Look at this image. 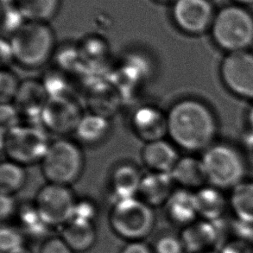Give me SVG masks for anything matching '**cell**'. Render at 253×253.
<instances>
[{"instance_id":"6da1fadb","label":"cell","mask_w":253,"mask_h":253,"mask_svg":"<svg viewBox=\"0 0 253 253\" xmlns=\"http://www.w3.org/2000/svg\"><path fill=\"white\" fill-rule=\"evenodd\" d=\"M168 137L188 152L204 151L213 144L217 120L212 110L196 99H182L167 112Z\"/></svg>"},{"instance_id":"7a4b0ae2","label":"cell","mask_w":253,"mask_h":253,"mask_svg":"<svg viewBox=\"0 0 253 253\" xmlns=\"http://www.w3.org/2000/svg\"><path fill=\"white\" fill-rule=\"evenodd\" d=\"M210 33L224 51L249 50L253 46V12L248 7L230 3L216 11Z\"/></svg>"},{"instance_id":"3957f363","label":"cell","mask_w":253,"mask_h":253,"mask_svg":"<svg viewBox=\"0 0 253 253\" xmlns=\"http://www.w3.org/2000/svg\"><path fill=\"white\" fill-rule=\"evenodd\" d=\"M15 62L29 69L44 65L55 51L54 31L47 23L26 21L10 39Z\"/></svg>"},{"instance_id":"277c9868","label":"cell","mask_w":253,"mask_h":253,"mask_svg":"<svg viewBox=\"0 0 253 253\" xmlns=\"http://www.w3.org/2000/svg\"><path fill=\"white\" fill-rule=\"evenodd\" d=\"M40 164L47 182L70 187L82 176L85 158L79 144L60 138L50 143Z\"/></svg>"},{"instance_id":"5b68a950","label":"cell","mask_w":253,"mask_h":253,"mask_svg":"<svg viewBox=\"0 0 253 253\" xmlns=\"http://www.w3.org/2000/svg\"><path fill=\"white\" fill-rule=\"evenodd\" d=\"M51 142L43 127L20 124L1 132V150L7 159L23 166L41 163Z\"/></svg>"},{"instance_id":"8992f818","label":"cell","mask_w":253,"mask_h":253,"mask_svg":"<svg viewBox=\"0 0 253 253\" xmlns=\"http://www.w3.org/2000/svg\"><path fill=\"white\" fill-rule=\"evenodd\" d=\"M109 221L120 238L129 242L143 240L154 228V211L137 196L118 200L110 211Z\"/></svg>"},{"instance_id":"52a82bcc","label":"cell","mask_w":253,"mask_h":253,"mask_svg":"<svg viewBox=\"0 0 253 253\" xmlns=\"http://www.w3.org/2000/svg\"><path fill=\"white\" fill-rule=\"evenodd\" d=\"M202 164L210 186L233 189L244 181L246 164L235 148L226 144H213L203 151Z\"/></svg>"},{"instance_id":"ba28073f","label":"cell","mask_w":253,"mask_h":253,"mask_svg":"<svg viewBox=\"0 0 253 253\" xmlns=\"http://www.w3.org/2000/svg\"><path fill=\"white\" fill-rule=\"evenodd\" d=\"M76 202L70 187L47 182L38 190L34 205L48 226H63L72 219Z\"/></svg>"},{"instance_id":"9c48e42d","label":"cell","mask_w":253,"mask_h":253,"mask_svg":"<svg viewBox=\"0 0 253 253\" xmlns=\"http://www.w3.org/2000/svg\"><path fill=\"white\" fill-rule=\"evenodd\" d=\"M216 11L211 0H174L172 17L180 31L200 36L210 31Z\"/></svg>"},{"instance_id":"30bf717a","label":"cell","mask_w":253,"mask_h":253,"mask_svg":"<svg viewBox=\"0 0 253 253\" xmlns=\"http://www.w3.org/2000/svg\"><path fill=\"white\" fill-rule=\"evenodd\" d=\"M83 114L79 104L71 96L49 97L42 113V126L57 135L72 133Z\"/></svg>"},{"instance_id":"8fae6325","label":"cell","mask_w":253,"mask_h":253,"mask_svg":"<svg viewBox=\"0 0 253 253\" xmlns=\"http://www.w3.org/2000/svg\"><path fill=\"white\" fill-rule=\"evenodd\" d=\"M220 76L231 92L253 100V53L246 50L227 54L220 64Z\"/></svg>"},{"instance_id":"7c38bea8","label":"cell","mask_w":253,"mask_h":253,"mask_svg":"<svg viewBox=\"0 0 253 253\" xmlns=\"http://www.w3.org/2000/svg\"><path fill=\"white\" fill-rule=\"evenodd\" d=\"M134 134L145 143L164 139L168 136L167 113L152 105L139 106L130 119Z\"/></svg>"},{"instance_id":"4fadbf2b","label":"cell","mask_w":253,"mask_h":253,"mask_svg":"<svg viewBox=\"0 0 253 253\" xmlns=\"http://www.w3.org/2000/svg\"><path fill=\"white\" fill-rule=\"evenodd\" d=\"M48 95L42 81L29 79L21 82L13 104L21 118L29 120L28 124H41L42 110L48 101Z\"/></svg>"},{"instance_id":"5bb4252c","label":"cell","mask_w":253,"mask_h":253,"mask_svg":"<svg viewBox=\"0 0 253 253\" xmlns=\"http://www.w3.org/2000/svg\"><path fill=\"white\" fill-rule=\"evenodd\" d=\"M180 158L176 146L165 138L145 143L141 151L142 163L150 172L171 173Z\"/></svg>"},{"instance_id":"9a60e30c","label":"cell","mask_w":253,"mask_h":253,"mask_svg":"<svg viewBox=\"0 0 253 253\" xmlns=\"http://www.w3.org/2000/svg\"><path fill=\"white\" fill-rule=\"evenodd\" d=\"M179 237L185 253H200L212 250L219 239V230L217 228V223L197 219L183 227Z\"/></svg>"},{"instance_id":"2e32d148","label":"cell","mask_w":253,"mask_h":253,"mask_svg":"<svg viewBox=\"0 0 253 253\" xmlns=\"http://www.w3.org/2000/svg\"><path fill=\"white\" fill-rule=\"evenodd\" d=\"M174 184L170 173L149 171L143 175L137 197L152 209L165 206L174 192Z\"/></svg>"},{"instance_id":"e0dca14e","label":"cell","mask_w":253,"mask_h":253,"mask_svg":"<svg viewBox=\"0 0 253 253\" xmlns=\"http://www.w3.org/2000/svg\"><path fill=\"white\" fill-rule=\"evenodd\" d=\"M165 207L169 219L182 227L195 222L199 217L195 192L186 188L174 189Z\"/></svg>"},{"instance_id":"ac0fdd59","label":"cell","mask_w":253,"mask_h":253,"mask_svg":"<svg viewBox=\"0 0 253 253\" xmlns=\"http://www.w3.org/2000/svg\"><path fill=\"white\" fill-rule=\"evenodd\" d=\"M143 175L136 165L128 163L113 169L109 184L115 201L137 196Z\"/></svg>"},{"instance_id":"d6986e66","label":"cell","mask_w":253,"mask_h":253,"mask_svg":"<svg viewBox=\"0 0 253 253\" xmlns=\"http://www.w3.org/2000/svg\"><path fill=\"white\" fill-rule=\"evenodd\" d=\"M122 98V93L113 83H97L87 92L89 112L110 119L120 108Z\"/></svg>"},{"instance_id":"ffe728a7","label":"cell","mask_w":253,"mask_h":253,"mask_svg":"<svg viewBox=\"0 0 253 253\" xmlns=\"http://www.w3.org/2000/svg\"><path fill=\"white\" fill-rule=\"evenodd\" d=\"M170 174L175 184L191 191L198 190L208 182L202 159L190 155L180 158Z\"/></svg>"},{"instance_id":"44dd1931","label":"cell","mask_w":253,"mask_h":253,"mask_svg":"<svg viewBox=\"0 0 253 253\" xmlns=\"http://www.w3.org/2000/svg\"><path fill=\"white\" fill-rule=\"evenodd\" d=\"M196 209L202 219L217 223L222 219L229 208L221 190L212 186H204L195 191Z\"/></svg>"},{"instance_id":"7402d4cb","label":"cell","mask_w":253,"mask_h":253,"mask_svg":"<svg viewBox=\"0 0 253 253\" xmlns=\"http://www.w3.org/2000/svg\"><path fill=\"white\" fill-rule=\"evenodd\" d=\"M111 130L110 119L91 113H84L74 133L85 145L93 146L104 142Z\"/></svg>"},{"instance_id":"603a6c76","label":"cell","mask_w":253,"mask_h":253,"mask_svg":"<svg viewBox=\"0 0 253 253\" xmlns=\"http://www.w3.org/2000/svg\"><path fill=\"white\" fill-rule=\"evenodd\" d=\"M61 237L74 253H85L93 247L97 233L93 223L71 219L63 226Z\"/></svg>"},{"instance_id":"cb8c5ba5","label":"cell","mask_w":253,"mask_h":253,"mask_svg":"<svg viewBox=\"0 0 253 253\" xmlns=\"http://www.w3.org/2000/svg\"><path fill=\"white\" fill-rule=\"evenodd\" d=\"M229 208L235 219L253 225V181H242L232 189Z\"/></svg>"},{"instance_id":"d4e9b609","label":"cell","mask_w":253,"mask_h":253,"mask_svg":"<svg viewBox=\"0 0 253 253\" xmlns=\"http://www.w3.org/2000/svg\"><path fill=\"white\" fill-rule=\"evenodd\" d=\"M14 2L25 20L47 23L57 13L61 0H14Z\"/></svg>"},{"instance_id":"484cf974","label":"cell","mask_w":253,"mask_h":253,"mask_svg":"<svg viewBox=\"0 0 253 253\" xmlns=\"http://www.w3.org/2000/svg\"><path fill=\"white\" fill-rule=\"evenodd\" d=\"M27 181L25 167L6 159L0 165V193L13 195L24 188Z\"/></svg>"},{"instance_id":"4316f807","label":"cell","mask_w":253,"mask_h":253,"mask_svg":"<svg viewBox=\"0 0 253 253\" xmlns=\"http://www.w3.org/2000/svg\"><path fill=\"white\" fill-rule=\"evenodd\" d=\"M77 48L83 65H98L105 61L108 51L105 40L97 36L85 38Z\"/></svg>"},{"instance_id":"83f0119b","label":"cell","mask_w":253,"mask_h":253,"mask_svg":"<svg viewBox=\"0 0 253 253\" xmlns=\"http://www.w3.org/2000/svg\"><path fill=\"white\" fill-rule=\"evenodd\" d=\"M19 220L22 228L32 235H41L48 227L44 220L42 219L34 204L22 209Z\"/></svg>"},{"instance_id":"f1b7e54d","label":"cell","mask_w":253,"mask_h":253,"mask_svg":"<svg viewBox=\"0 0 253 253\" xmlns=\"http://www.w3.org/2000/svg\"><path fill=\"white\" fill-rule=\"evenodd\" d=\"M42 83L44 85L46 92L49 97L70 95V85L64 76V71L61 69L53 70L44 76Z\"/></svg>"},{"instance_id":"f546056e","label":"cell","mask_w":253,"mask_h":253,"mask_svg":"<svg viewBox=\"0 0 253 253\" xmlns=\"http://www.w3.org/2000/svg\"><path fill=\"white\" fill-rule=\"evenodd\" d=\"M21 82L17 76L7 69L0 73V101L1 104L12 103L17 95Z\"/></svg>"},{"instance_id":"4dcf8cb0","label":"cell","mask_w":253,"mask_h":253,"mask_svg":"<svg viewBox=\"0 0 253 253\" xmlns=\"http://www.w3.org/2000/svg\"><path fill=\"white\" fill-rule=\"evenodd\" d=\"M24 238L20 232L10 226H3L0 230V250L8 253L24 247Z\"/></svg>"},{"instance_id":"1f68e13d","label":"cell","mask_w":253,"mask_h":253,"mask_svg":"<svg viewBox=\"0 0 253 253\" xmlns=\"http://www.w3.org/2000/svg\"><path fill=\"white\" fill-rule=\"evenodd\" d=\"M20 113L15 106L13 103L1 104L0 108V126L1 132L12 129L14 127L19 126L21 123Z\"/></svg>"},{"instance_id":"d6a6232c","label":"cell","mask_w":253,"mask_h":253,"mask_svg":"<svg viewBox=\"0 0 253 253\" xmlns=\"http://www.w3.org/2000/svg\"><path fill=\"white\" fill-rule=\"evenodd\" d=\"M25 18L17 10V7L11 9L6 8L3 13V22H2V31L3 34L11 37L23 24L26 22Z\"/></svg>"},{"instance_id":"836d02e7","label":"cell","mask_w":253,"mask_h":253,"mask_svg":"<svg viewBox=\"0 0 253 253\" xmlns=\"http://www.w3.org/2000/svg\"><path fill=\"white\" fill-rule=\"evenodd\" d=\"M180 237L167 235L160 238L155 246V253H184Z\"/></svg>"},{"instance_id":"e575fe53","label":"cell","mask_w":253,"mask_h":253,"mask_svg":"<svg viewBox=\"0 0 253 253\" xmlns=\"http://www.w3.org/2000/svg\"><path fill=\"white\" fill-rule=\"evenodd\" d=\"M96 215V209L92 202L89 201H77L72 219H81L92 222ZM70 219V220H71Z\"/></svg>"},{"instance_id":"d590c367","label":"cell","mask_w":253,"mask_h":253,"mask_svg":"<svg viewBox=\"0 0 253 253\" xmlns=\"http://www.w3.org/2000/svg\"><path fill=\"white\" fill-rule=\"evenodd\" d=\"M39 253H75L62 237L49 238L43 242Z\"/></svg>"},{"instance_id":"8d00e7d4","label":"cell","mask_w":253,"mask_h":253,"mask_svg":"<svg viewBox=\"0 0 253 253\" xmlns=\"http://www.w3.org/2000/svg\"><path fill=\"white\" fill-rule=\"evenodd\" d=\"M219 253H253V248L249 242L234 240L225 244Z\"/></svg>"},{"instance_id":"74e56055","label":"cell","mask_w":253,"mask_h":253,"mask_svg":"<svg viewBox=\"0 0 253 253\" xmlns=\"http://www.w3.org/2000/svg\"><path fill=\"white\" fill-rule=\"evenodd\" d=\"M17 209L13 195H1L0 197V218L3 221L9 219Z\"/></svg>"},{"instance_id":"f35d334b","label":"cell","mask_w":253,"mask_h":253,"mask_svg":"<svg viewBox=\"0 0 253 253\" xmlns=\"http://www.w3.org/2000/svg\"><path fill=\"white\" fill-rule=\"evenodd\" d=\"M12 62H15L13 49L10 45V40L3 38L1 41V64L2 69H7Z\"/></svg>"},{"instance_id":"ab89813d","label":"cell","mask_w":253,"mask_h":253,"mask_svg":"<svg viewBox=\"0 0 253 253\" xmlns=\"http://www.w3.org/2000/svg\"><path fill=\"white\" fill-rule=\"evenodd\" d=\"M121 253H153L151 247L144 243L143 240L130 241L124 247Z\"/></svg>"},{"instance_id":"60d3db41","label":"cell","mask_w":253,"mask_h":253,"mask_svg":"<svg viewBox=\"0 0 253 253\" xmlns=\"http://www.w3.org/2000/svg\"><path fill=\"white\" fill-rule=\"evenodd\" d=\"M230 2L234 4L250 8L253 5V0H230Z\"/></svg>"},{"instance_id":"b9f144b4","label":"cell","mask_w":253,"mask_h":253,"mask_svg":"<svg viewBox=\"0 0 253 253\" xmlns=\"http://www.w3.org/2000/svg\"><path fill=\"white\" fill-rule=\"evenodd\" d=\"M247 121H248V125H249L250 131L253 132V106L251 107L250 111H249V113H248Z\"/></svg>"},{"instance_id":"7bdbcfd3","label":"cell","mask_w":253,"mask_h":253,"mask_svg":"<svg viewBox=\"0 0 253 253\" xmlns=\"http://www.w3.org/2000/svg\"><path fill=\"white\" fill-rule=\"evenodd\" d=\"M8 253H32V252L31 250H29L26 247H24L20 248V249H17V250Z\"/></svg>"},{"instance_id":"ee69618b","label":"cell","mask_w":253,"mask_h":253,"mask_svg":"<svg viewBox=\"0 0 253 253\" xmlns=\"http://www.w3.org/2000/svg\"><path fill=\"white\" fill-rule=\"evenodd\" d=\"M219 253V252H215V251L213 250H209L206 251V252H202V253Z\"/></svg>"},{"instance_id":"f6af8a7d","label":"cell","mask_w":253,"mask_h":253,"mask_svg":"<svg viewBox=\"0 0 253 253\" xmlns=\"http://www.w3.org/2000/svg\"><path fill=\"white\" fill-rule=\"evenodd\" d=\"M158 2H170V1H174V0H156Z\"/></svg>"}]
</instances>
